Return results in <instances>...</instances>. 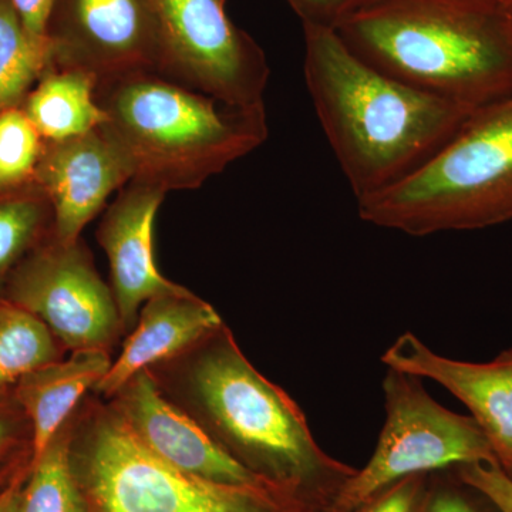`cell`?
Listing matches in <instances>:
<instances>
[{
    "mask_svg": "<svg viewBox=\"0 0 512 512\" xmlns=\"http://www.w3.org/2000/svg\"><path fill=\"white\" fill-rule=\"evenodd\" d=\"M147 370L165 399L303 512H325L356 473L322 450L301 407L255 369L227 323Z\"/></svg>",
    "mask_w": 512,
    "mask_h": 512,
    "instance_id": "6da1fadb",
    "label": "cell"
},
{
    "mask_svg": "<svg viewBox=\"0 0 512 512\" xmlns=\"http://www.w3.org/2000/svg\"><path fill=\"white\" fill-rule=\"evenodd\" d=\"M302 28L306 87L356 202L419 170L476 110L380 72L335 30Z\"/></svg>",
    "mask_w": 512,
    "mask_h": 512,
    "instance_id": "7a4b0ae2",
    "label": "cell"
},
{
    "mask_svg": "<svg viewBox=\"0 0 512 512\" xmlns=\"http://www.w3.org/2000/svg\"><path fill=\"white\" fill-rule=\"evenodd\" d=\"M380 72L478 109L512 94V23L501 0H380L335 29Z\"/></svg>",
    "mask_w": 512,
    "mask_h": 512,
    "instance_id": "3957f363",
    "label": "cell"
},
{
    "mask_svg": "<svg viewBox=\"0 0 512 512\" xmlns=\"http://www.w3.org/2000/svg\"><path fill=\"white\" fill-rule=\"evenodd\" d=\"M104 130L131 168V180L165 191L197 190L268 138L265 104L235 107L163 74L99 80Z\"/></svg>",
    "mask_w": 512,
    "mask_h": 512,
    "instance_id": "277c9868",
    "label": "cell"
},
{
    "mask_svg": "<svg viewBox=\"0 0 512 512\" xmlns=\"http://www.w3.org/2000/svg\"><path fill=\"white\" fill-rule=\"evenodd\" d=\"M357 214L412 237L512 221V94L474 110L419 170L357 201Z\"/></svg>",
    "mask_w": 512,
    "mask_h": 512,
    "instance_id": "5b68a950",
    "label": "cell"
},
{
    "mask_svg": "<svg viewBox=\"0 0 512 512\" xmlns=\"http://www.w3.org/2000/svg\"><path fill=\"white\" fill-rule=\"evenodd\" d=\"M70 458L86 512H303L275 491L214 483L165 463L94 393L72 414Z\"/></svg>",
    "mask_w": 512,
    "mask_h": 512,
    "instance_id": "8992f818",
    "label": "cell"
},
{
    "mask_svg": "<svg viewBox=\"0 0 512 512\" xmlns=\"http://www.w3.org/2000/svg\"><path fill=\"white\" fill-rule=\"evenodd\" d=\"M420 377L386 367L384 423L375 451L325 512H355L390 485L474 463H497L490 441L471 416L451 412Z\"/></svg>",
    "mask_w": 512,
    "mask_h": 512,
    "instance_id": "52a82bcc",
    "label": "cell"
},
{
    "mask_svg": "<svg viewBox=\"0 0 512 512\" xmlns=\"http://www.w3.org/2000/svg\"><path fill=\"white\" fill-rule=\"evenodd\" d=\"M160 43L163 76L235 107L264 106V49L220 0H146Z\"/></svg>",
    "mask_w": 512,
    "mask_h": 512,
    "instance_id": "ba28073f",
    "label": "cell"
},
{
    "mask_svg": "<svg viewBox=\"0 0 512 512\" xmlns=\"http://www.w3.org/2000/svg\"><path fill=\"white\" fill-rule=\"evenodd\" d=\"M3 299L39 319L69 353L113 352L126 335L113 291L82 238L43 242L10 276Z\"/></svg>",
    "mask_w": 512,
    "mask_h": 512,
    "instance_id": "9c48e42d",
    "label": "cell"
},
{
    "mask_svg": "<svg viewBox=\"0 0 512 512\" xmlns=\"http://www.w3.org/2000/svg\"><path fill=\"white\" fill-rule=\"evenodd\" d=\"M50 64L97 80L163 74L160 43L146 0H56L47 28Z\"/></svg>",
    "mask_w": 512,
    "mask_h": 512,
    "instance_id": "30bf717a",
    "label": "cell"
},
{
    "mask_svg": "<svg viewBox=\"0 0 512 512\" xmlns=\"http://www.w3.org/2000/svg\"><path fill=\"white\" fill-rule=\"evenodd\" d=\"M106 400L134 436L165 463L214 483L278 493L229 457L187 413L165 399L147 369L136 373Z\"/></svg>",
    "mask_w": 512,
    "mask_h": 512,
    "instance_id": "8fae6325",
    "label": "cell"
},
{
    "mask_svg": "<svg viewBox=\"0 0 512 512\" xmlns=\"http://www.w3.org/2000/svg\"><path fill=\"white\" fill-rule=\"evenodd\" d=\"M126 156L103 126L62 141H45L35 183L45 191L59 241H79L114 191L130 183Z\"/></svg>",
    "mask_w": 512,
    "mask_h": 512,
    "instance_id": "7c38bea8",
    "label": "cell"
},
{
    "mask_svg": "<svg viewBox=\"0 0 512 512\" xmlns=\"http://www.w3.org/2000/svg\"><path fill=\"white\" fill-rule=\"evenodd\" d=\"M167 194L158 185L131 180L117 192L97 228V242L109 259L110 288L126 335L136 326L144 303L187 289L165 278L154 258V222Z\"/></svg>",
    "mask_w": 512,
    "mask_h": 512,
    "instance_id": "4fadbf2b",
    "label": "cell"
},
{
    "mask_svg": "<svg viewBox=\"0 0 512 512\" xmlns=\"http://www.w3.org/2000/svg\"><path fill=\"white\" fill-rule=\"evenodd\" d=\"M382 362L440 384L460 400L490 441L498 466L512 480V349L491 362H463L433 352L407 332L387 348Z\"/></svg>",
    "mask_w": 512,
    "mask_h": 512,
    "instance_id": "5bb4252c",
    "label": "cell"
},
{
    "mask_svg": "<svg viewBox=\"0 0 512 512\" xmlns=\"http://www.w3.org/2000/svg\"><path fill=\"white\" fill-rule=\"evenodd\" d=\"M222 323L214 306L188 289L150 299L141 306L120 355L92 393L109 399L140 370L178 355Z\"/></svg>",
    "mask_w": 512,
    "mask_h": 512,
    "instance_id": "9a60e30c",
    "label": "cell"
},
{
    "mask_svg": "<svg viewBox=\"0 0 512 512\" xmlns=\"http://www.w3.org/2000/svg\"><path fill=\"white\" fill-rule=\"evenodd\" d=\"M111 363L113 357L107 350H76L19 380L13 392L32 427V460L42 454L84 397L93 392Z\"/></svg>",
    "mask_w": 512,
    "mask_h": 512,
    "instance_id": "2e32d148",
    "label": "cell"
},
{
    "mask_svg": "<svg viewBox=\"0 0 512 512\" xmlns=\"http://www.w3.org/2000/svg\"><path fill=\"white\" fill-rule=\"evenodd\" d=\"M96 76L49 64L22 109L45 141L82 136L106 123L96 99Z\"/></svg>",
    "mask_w": 512,
    "mask_h": 512,
    "instance_id": "e0dca14e",
    "label": "cell"
},
{
    "mask_svg": "<svg viewBox=\"0 0 512 512\" xmlns=\"http://www.w3.org/2000/svg\"><path fill=\"white\" fill-rule=\"evenodd\" d=\"M53 235L52 204L39 185L0 194V301L16 268Z\"/></svg>",
    "mask_w": 512,
    "mask_h": 512,
    "instance_id": "ac0fdd59",
    "label": "cell"
},
{
    "mask_svg": "<svg viewBox=\"0 0 512 512\" xmlns=\"http://www.w3.org/2000/svg\"><path fill=\"white\" fill-rule=\"evenodd\" d=\"M67 350L35 316L0 301V394L15 389L32 370L59 362Z\"/></svg>",
    "mask_w": 512,
    "mask_h": 512,
    "instance_id": "d6986e66",
    "label": "cell"
},
{
    "mask_svg": "<svg viewBox=\"0 0 512 512\" xmlns=\"http://www.w3.org/2000/svg\"><path fill=\"white\" fill-rule=\"evenodd\" d=\"M72 416L32 460L18 512H86L70 458Z\"/></svg>",
    "mask_w": 512,
    "mask_h": 512,
    "instance_id": "ffe728a7",
    "label": "cell"
},
{
    "mask_svg": "<svg viewBox=\"0 0 512 512\" xmlns=\"http://www.w3.org/2000/svg\"><path fill=\"white\" fill-rule=\"evenodd\" d=\"M49 64V47L26 33L10 0H0V113L22 106Z\"/></svg>",
    "mask_w": 512,
    "mask_h": 512,
    "instance_id": "44dd1931",
    "label": "cell"
},
{
    "mask_svg": "<svg viewBox=\"0 0 512 512\" xmlns=\"http://www.w3.org/2000/svg\"><path fill=\"white\" fill-rule=\"evenodd\" d=\"M45 140L22 107L0 113V194L35 183Z\"/></svg>",
    "mask_w": 512,
    "mask_h": 512,
    "instance_id": "7402d4cb",
    "label": "cell"
},
{
    "mask_svg": "<svg viewBox=\"0 0 512 512\" xmlns=\"http://www.w3.org/2000/svg\"><path fill=\"white\" fill-rule=\"evenodd\" d=\"M33 457V436L28 416L15 392L0 394V490L28 473Z\"/></svg>",
    "mask_w": 512,
    "mask_h": 512,
    "instance_id": "603a6c76",
    "label": "cell"
},
{
    "mask_svg": "<svg viewBox=\"0 0 512 512\" xmlns=\"http://www.w3.org/2000/svg\"><path fill=\"white\" fill-rule=\"evenodd\" d=\"M483 494L461 481L456 468L431 473L417 512H493Z\"/></svg>",
    "mask_w": 512,
    "mask_h": 512,
    "instance_id": "cb8c5ba5",
    "label": "cell"
},
{
    "mask_svg": "<svg viewBox=\"0 0 512 512\" xmlns=\"http://www.w3.org/2000/svg\"><path fill=\"white\" fill-rule=\"evenodd\" d=\"M301 19L302 26H316L335 30L345 20L352 18L380 0H286Z\"/></svg>",
    "mask_w": 512,
    "mask_h": 512,
    "instance_id": "d4e9b609",
    "label": "cell"
},
{
    "mask_svg": "<svg viewBox=\"0 0 512 512\" xmlns=\"http://www.w3.org/2000/svg\"><path fill=\"white\" fill-rule=\"evenodd\" d=\"M461 481L484 495L498 512H512V480L498 463H474L456 468Z\"/></svg>",
    "mask_w": 512,
    "mask_h": 512,
    "instance_id": "484cf974",
    "label": "cell"
},
{
    "mask_svg": "<svg viewBox=\"0 0 512 512\" xmlns=\"http://www.w3.org/2000/svg\"><path fill=\"white\" fill-rule=\"evenodd\" d=\"M430 474H417L390 485L382 493L360 505L355 512H417L419 511Z\"/></svg>",
    "mask_w": 512,
    "mask_h": 512,
    "instance_id": "4316f807",
    "label": "cell"
},
{
    "mask_svg": "<svg viewBox=\"0 0 512 512\" xmlns=\"http://www.w3.org/2000/svg\"><path fill=\"white\" fill-rule=\"evenodd\" d=\"M26 33L40 45L47 46V28L56 0H10Z\"/></svg>",
    "mask_w": 512,
    "mask_h": 512,
    "instance_id": "83f0119b",
    "label": "cell"
},
{
    "mask_svg": "<svg viewBox=\"0 0 512 512\" xmlns=\"http://www.w3.org/2000/svg\"><path fill=\"white\" fill-rule=\"evenodd\" d=\"M28 474L29 471L0 490V512H18L20 493H22V487Z\"/></svg>",
    "mask_w": 512,
    "mask_h": 512,
    "instance_id": "f1b7e54d",
    "label": "cell"
},
{
    "mask_svg": "<svg viewBox=\"0 0 512 512\" xmlns=\"http://www.w3.org/2000/svg\"><path fill=\"white\" fill-rule=\"evenodd\" d=\"M503 2L505 10H507L508 16H510L512 23V0H501Z\"/></svg>",
    "mask_w": 512,
    "mask_h": 512,
    "instance_id": "f546056e",
    "label": "cell"
},
{
    "mask_svg": "<svg viewBox=\"0 0 512 512\" xmlns=\"http://www.w3.org/2000/svg\"><path fill=\"white\" fill-rule=\"evenodd\" d=\"M221 3H224V5H227V0H220Z\"/></svg>",
    "mask_w": 512,
    "mask_h": 512,
    "instance_id": "4dcf8cb0",
    "label": "cell"
}]
</instances>
